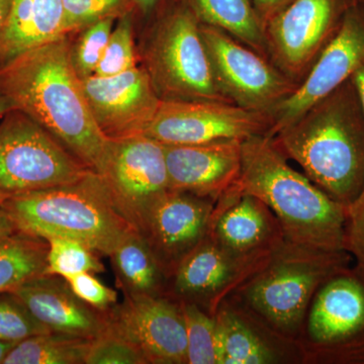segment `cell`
<instances>
[{
	"mask_svg": "<svg viewBox=\"0 0 364 364\" xmlns=\"http://www.w3.org/2000/svg\"><path fill=\"white\" fill-rule=\"evenodd\" d=\"M70 46L69 36H64L0 67V95L97 171L109 140L91 114Z\"/></svg>",
	"mask_w": 364,
	"mask_h": 364,
	"instance_id": "6da1fadb",
	"label": "cell"
},
{
	"mask_svg": "<svg viewBox=\"0 0 364 364\" xmlns=\"http://www.w3.org/2000/svg\"><path fill=\"white\" fill-rule=\"evenodd\" d=\"M277 149L345 208L364 184V114L350 79L272 136Z\"/></svg>",
	"mask_w": 364,
	"mask_h": 364,
	"instance_id": "7a4b0ae2",
	"label": "cell"
},
{
	"mask_svg": "<svg viewBox=\"0 0 364 364\" xmlns=\"http://www.w3.org/2000/svg\"><path fill=\"white\" fill-rule=\"evenodd\" d=\"M233 188L269 208L284 240L326 252L346 251V208L294 170L272 136L242 142L240 176Z\"/></svg>",
	"mask_w": 364,
	"mask_h": 364,
	"instance_id": "3957f363",
	"label": "cell"
},
{
	"mask_svg": "<svg viewBox=\"0 0 364 364\" xmlns=\"http://www.w3.org/2000/svg\"><path fill=\"white\" fill-rule=\"evenodd\" d=\"M1 205L21 232L45 240L73 239L107 257L135 231L114 207L95 171L72 183L16 196Z\"/></svg>",
	"mask_w": 364,
	"mask_h": 364,
	"instance_id": "277c9868",
	"label": "cell"
},
{
	"mask_svg": "<svg viewBox=\"0 0 364 364\" xmlns=\"http://www.w3.org/2000/svg\"><path fill=\"white\" fill-rule=\"evenodd\" d=\"M145 67L161 100L231 102L215 82L202 35V21L186 0L160 14L144 51Z\"/></svg>",
	"mask_w": 364,
	"mask_h": 364,
	"instance_id": "5b68a950",
	"label": "cell"
},
{
	"mask_svg": "<svg viewBox=\"0 0 364 364\" xmlns=\"http://www.w3.org/2000/svg\"><path fill=\"white\" fill-rule=\"evenodd\" d=\"M346 262L345 251L326 252L284 240L246 286V299L277 329L294 331L316 289L343 272Z\"/></svg>",
	"mask_w": 364,
	"mask_h": 364,
	"instance_id": "8992f818",
	"label": "cell"
},
{
	"mask_svg": "<svg viewBox=\"0 0 364 364\" xmlns=\"http://www.w3.org/2000/svg\"><path fill=\"white\" fill-rule=\"evenodd\" d=\"M25 112L14 109L0 123V203L43 189L72 183L90 173Z\"/></svg>",
	"mask_w": 364,
	"mask_h": 364,
	"instance_id": "52a82bcc",
	"label": "cell"
},
{
	"mask_svg": "<svg viewBox=\"0 0 364 364\" xmlns=\"http://www.w3.org/2000/svg\"><path fill=\"white\" fill-rule=\"evenodd\" d=\"M97 173L114 207L138 233L167 191L164 146L146 135L109 140Z\"/></svg>",
	"mask_w": 364,
	"mask_h": 364,
	"instance_id": "ba28073f",
	"label": "cell"
},
{
	"mask_svg": "<svg viewBox=\"0 0 364 364\" xmlns=\"http://www.w3.org/2000/svg\"><path fill=\"white\" fill-rule=\"evenodd\" d=\"M202 35L215 82L231 104L269 114L298 87L269 59L221 28L202 23Z\"/></svg>",
	"mask_w": 364,
	"mask_h": 364,
	"instance_id": "9c48e42d",
	"label": "cell"
},
{
	"mask_svg": "<svg viewBox=\"0 0 364 364\" xmlns=\"http://www.w3.org/2000/svg\"><path fill=\"white\" fill-rule=\"evenodd\" d=\"M356 0H294L264 26L268 58L299 83Z\"/></svg>",
	"mask_w": 364,
	"mask_h": 364,
	"instance_id": "30bf717a",
	"label": "cell"
},
{
	"mask_svg": "<svg viewBox=\"0 0 364 364\" xmlns=\"http://www.w3.org/2000/svg\"><path fill=\"white\" fill-rule=\"evenodd\" d=\"M269 117L229 102L215 100H161L144 135L163 145L240 140L267 135Z\"/></svg>",
	"mask_w": 364,
	"mask_h": 364,
	"instance_id": "8fae6325",
	"label": "cell"
},
{
	"mask_svg": "<svg viewBox=\"0 0 364 364\" xmlns=\"http://www.w3.org/2000/svg\"><path fill=\"white\" fill-rule=\"evenodd\" d=\"M364 66V0H356L296 90L268 114L272 136Z\"/></svg>",
	"mask_w": 364,
	"mask_h": 364,
	"instance_id": "7c38bea8",
	"label": "cell"
},
{
	"mask_svg": "<svg viewBox=\"0 0 364 364\" xmlns=\"http://www.w3.org/2000/svg\"><path fill=\"white\" fill-rule=\"evenodd\" d=\"M107 316L109 330L135 345L147 363H188L186 318L178 301L167 296H124Z\"/></svg>",
	"mask_w": 364,
	"mask_h": 364,
	"instance_id": "4fadbf2b",
	"label": "cell"
},
{
	"mask_svg": "<svg viewBox=\"0 0 364 364\" xmlns=\"http://www.w3.org/2000/svg\"><path fill=\"white\" fill-rule=\"evenodd\" d=\"M82 85L93 119L107 140L144 135L161 102L144 66L109 77L92 75L82 79Z\"/></svg>",
	"mask_w": 364,
	"mask_h": 364,
	"instance_id": "5bb4252c",
	"label": "cell"
},
{
	"mask_svg": "<svg viewBox=\"0 0 364 364\" xmlns=\"http://www.w3.org/2000/svg\"><path fill=\"white\" fill-rule=\"evenodd\" d=\"M208 236L234 258L260 267L284 240L277 218L255 196L232 186L213 210Z\"/></svg>",
	"mask_w": 364,
	"mask_h": 364,
	"instance_id": "9a60e30c",
	"label": "cell"
},
{
	"mask_svg": "<svg viewBox=\"0 0 364 364\" xmlns=\"http://www.w3.org/2000/svg\"><path fill=\"white\" fill-rule=\"evenodd\" d=\"M215 200L169 191L148 218L142 236L168 277L208 236Z\"/></svg>",
	"mask_w": 364,
	"mask_h": 364,
	"instance_id": "2e32d148",
	"label": "cell"
},
{
	"mask_svg": "<svg viewBox=\"0 0 364 364\" xmlns=\"http://www.w3.org/2000/svg\"><path fill=\"white\" fill-rule=\"evenodd\" d=\"M242 142L163 145L170 191L219 198L240 176Z\"/></svg>",
	"mask_w": 364,
	"mask_h": 364,
	"instance_id": "e0dca14e",
	"label": "cell"
},
{
	"mask_svg": "<svg viewBox=\"0 0 364 364\" xmlns=\"http://www.w3.org/2000/svg\"><path fill=\"white\" fill-rule=\"evenodd\" d=\"M50 332L95 339L109 329L107 312L85 303L58 275L44 274L11 291Z\"/></svg>",
	"mask_w": 364,
	"mask_h": 364,
	"instance_id": "ac0fdd59",
	"label": "cell"
},
{
	"mask_svg": "<svg viewBox=\"0 0 364 364\" xmlns=\"http://www.w3.org/2000/svg\"><path fill=\"white\" fill-rule=\"evenodd\" d=\"M309 333L318 344L349 343L364 335V282L340 272L323 284L309 317Z\"/></svg>",
	"mask_w": 364,
	"mask_h": 364,
	"instance_id": "d6986e66",
	"label": "cell"
},
{
	"mask_svg": "<svg viewBox=\"0 0 364 364\" xmlns=\"http://www.w3.org/2000/svg\"><path fill=\"white\" fill-rule=\"evenodd\" d=\"M253 267L230 255L210 236L179 263L169 280L178 303L200 306L219 298L244 272Z\"/></svg>",
	"mask_w": 364,
	"mask_h": 364,
	"instance_id": "ffe728a7",
	"label": "cell"
},
{
	"mask_svg": "<svg viewBox=\"0 0 364 364\" xmlns=\"http://www.w3.org/2000/svg\"><path fill=\"white\" fill-rule=\"evenodd\" d=\"M64 36L63 0H13L0 31V67Z\"/></svg>",
	"mask_w": 364,
	"mask_h": 364,
	"instance_id": "44dd1931",
	"label": "cell"
},
{
	"mask_svg": "<svg viewBox=\"0 0 364 364\" xmlns=\"http://www.w3.org/2000/svg\"><path fill=\"white\" fill-rule=\"evenodd\" d=\"M124 296H166L168 277L144 237L131 232L109 255Z\"/></svg>",
	"mask_w": 364,
	"mask_h": 364,
	"instance_id": "7402d4cb",
	"label": "cell"
},
{
	"mask_svg": "<svg viewBox=\"0 0 364 364\" xmlns=\"http://www.w3.org/2000/svg\"><path fill=\"white\" fill-rule=\"evenodd\" d=\"M186 2L203 23L221 28L268 58L264 26L256 13L252 0H186Z\"/></svg>",
	"mask_w": 364,
	"mask_h": 364,
	"instance_id": "603a6c76",
	"label": "cell"
},
{
	"mask_svg": "<svg viewBox=\"0 0 364 364\" xmlns=\"http://www.w3.org/2000/svg\"><path fill=\"white\" fill-rule=\"evenodd\" d=\"M47 240L18 231L0 239V293L47 274Z\"/></svg>",
	"mask_w": 364,
	"mask_h": 364,
	"instance_id": "cb8c5ba5",
	"label": "cell"
},
{
	"mask_svg": "<svg viewBox=\"0 0 364 364\" xmlns=\"http://www.w3.org/2000/svg\"><path fill=\"white\" fill-rule=\"evenodd\" d=\"M92 340L44 333L14 345L4 364H85Z\"/></svg>",
	"mask_w": 364,
	"mask_h": 364,
	"instance_id": "d4e9b609",
	"label": "cell"
},
{
	"mask_svg": "<svg viewBox=\"0 0 364 364\" xmlns=\"http://www.w3.org/2000/svg\"><path fill=\"white\" fill-rule=\"evenodd\" d=\"M219 335L220 364L272 363L273 351L236 314L224 310L215 317Z\"/></svg>",
	"mask_w": 364,
	"mask_h": 364,
	"instance_id": "484cf974",
	"label": "cell"
},
{
	"mask_svg": "<svg viewBox=\"0 0 364 364\" xmlns=\"http://www.w3.org/2000/svg\"><path fill=\"white\" fill-rule=\"evenodd\" d=\"M48 242L47 274L69 279L78 273L105 272L98 254L81 242L63 237H50Z\"/></svg>",
	"mask_w": 364,
	"mask_h": 364,
	"instance_id": "4316f807",
	"label": "cell"
},
{
	"mask_svg": "<svg viewBox=\"0 0 364 364\" xmlns=\"http://www.w3.org/2000/svg\"><path fill=\"white\" fill-rule=\"evenodd\" d=\"M188 334V364H220L219 335L215 318L200 306L181 303Z\"/></svg>",
	"mask_w": 364,
	"mask_h": 364,
	"instance_id": "83f0119b",
	"label": "cell"
},
{
	"mask_svg": "<svg viewBox=\"0 0 364 364\" xmlns=\"http://www.w3.org/2000/svg\"><path fill=\"white\" fill-rule=\"evenodd\" d=\"M117 18H109L91 23L82 30L70 46L71 61L81 79L95 75Z\"/></svg>",
	"mask_w": 364,
	"mask_h": 364,
	"instance_id": "f1b7e54d",
	"label": "cell"
},
{
	"mask_svg": "<svg viewBox=\"0 0 364 364\" xmlns=\"http://www.w3.org/2000/svg\"><path fill=\"white\" fill-rule=\"evenodd\" d=\"M134 26L131 13L117 18L95 75L109 77L130 70L136 65Z\"/></svg>",
	"mask_w": 364,
	"mask_h": 364,
	"instance_id": "f546056e",
	"label": "cell"
},
{
	"mask_svg": "<svg viewBox=\"0 0 364 364\" xmlns=\"http://www.w3.org/2000/svg\"><path fill=\"white\" fill-rule=\"evenodd\" d=\"M134 0H63L67 35L105 18H119L131 13Z\"/></svg>",
	"mask_w": 364,
	"mask_h": 364,
	"instance_id": "4dcf8cb0",
	"label": "cell"
},
{
	"mask_svg": "<svg viewBox=\"0 0 364 364\" xmlns=\"http://www.w3.org/2000/svg\"><path fill=\"white\" fill-rule=\"evenodd\" d=\"M20 299L11 293H0V340L18 343L28 337L49 333Z\"/></svg>",
	"mask_w": 364,
	"mask_h": 364,
	"instance_id": "1f68e13d",
	"label": "cell"
},
{
	"mask_svg": "<svg viewBox=\"0 0 364 364\" xmlns=\"http://www.w3.org/2000/svg\"><path fill=\"white\" fill-rule=\"evenodd\" d=\"M85 364H148L135 345L107 329L93 339Z\"/></svg>",
	"mask_w": 364,
	"mask_h": 364,
	"instance_id": "d6a6232c",
	"label": "cell"
},
{
	"mask_svg": "<svg viewBox=\"0 0 364 364\" xmlns=\"http://www.w3.org/2000/svg\"><path fill=\"white\" fill-rule=\"evenodd\" d=\"M66 280L79 299L97 310L107 312L117 304V291L102 284L93 273H78Z\"/></svg>",
	"mask_w": 364,
	"mask_h": 364,
	"instance_id": "836d02e7",
	"label": "cell"
},
{
	"mask_svg": "<svg viewBox=\"0 0 364 364\" xmlns=\"http://www.w3.org/2000/svg\"><path fill=\"white\" fill-rule=\"evenodd\" d=\"M346 251L355 255L364 268V184L360 193L346 208Z\"/></svg>",
	"mask_w": 364,
	"mask_h": 364,
	"instance_id": "e575fe53",
	"label": "cell"
},
{
	"mask_svg": "<svg viewBox=\"0 0 364 364\" xmlns=\"http://www.w3.org/2000/svg\"><path fill=\"white\" fill-rule=\"evenodd\" d=\"M293 1L294 0H252L256 13L262 21L263 26L267 25V21L284 11Z\"/></svg>",
	"mask_w": 364,
	"mask_h": 364,
	"instance_id": "d590c367",
	"label": "cell"
},
{
	"mask_svg": "<svg viewBox=\"0 0 364 364\" xmlns=\"http://www.w3.org/2000/svg\"><path fill=\"white\" fill-rule=\"evenodd\" d=\"M20 231L16 223L11 219V215L6 212V208L0 203V239L11 236Z\"/></svg>",
	"mask_w": 364,
	"mask_h": 364,
	"instance_id": "8d00e7d4",
	"label": "cell"
},
{
	"mask_svg": "<svg viewBox=\"0 0 364 364\" xmlns=\"http://www.w3.org/2000/svg\"><path fill=\"white\" fill-rule=\"evenodd\" d=\"M350 80L358 93L359 104L364 114V66L352 75Z\"/></svg>",
	"mask_w": 364,
	"mask_h": 364,
	"instance_id": "74e56055",
	"label": "cell"
},
{
	"mask_svg": "<svg viewBox=\"0 0 364 364\" xmlns=\"http://www.w3.org/2000/svg\"><path fill=\"white\" fill-rule=\"evenodd\" d=\"M13 0H0V31L6 25Z\"/></svg>",
	"mask_w": 364,
	"mask_h": 364,
	"instance_id": "f35d334b",
	"label": "cell"
},
{
	"mask_svg": "<svg viewBox=\"0 0 364 364\" xmlns=\"http://www.w3.org/2000/svg\"><path fill=\"white\" fill-rule=\"evenodd\" d=\"M161 0H134L136 6L144 14H149L159 4Z\"/></svg>",
	"mask_w": 364,
	"mask_h": 364,
	"instance_id": "ab89813d",
	"label": "cell"
},
{
	"mask_svg": "<svg viewBox=\"0 0 364 364\" xmlns=\"http://www.w3.org/2000/svg\"><path fill=\"white\" fill-rule=\"evenodd\" d=\"M14 107L13 102L6 98L0 95V119H2L9 112L14 111Z\"/></svg>",
	"mask_w": 364,
	"mask_h": 364,
	"instance_id": "60d3db41",
	"label": "cell"
},
{
	"mask_svg": "<svg viewBox=\"0 0 364 364\" xmlns=\"http://www.w3.org/2000/svg\"><path fill=\"white\" fill-rule=\"evenodd\" d=\"M16 343H11V342L1 341L0 340V364H4V359H6L7 354L14 348V345Z\"/></svg>",
	"mask_w": 364,
	"mask_h": 364,
	"instance_id": "b9f144b4",
	"label": "cell"
}]
</instances>
